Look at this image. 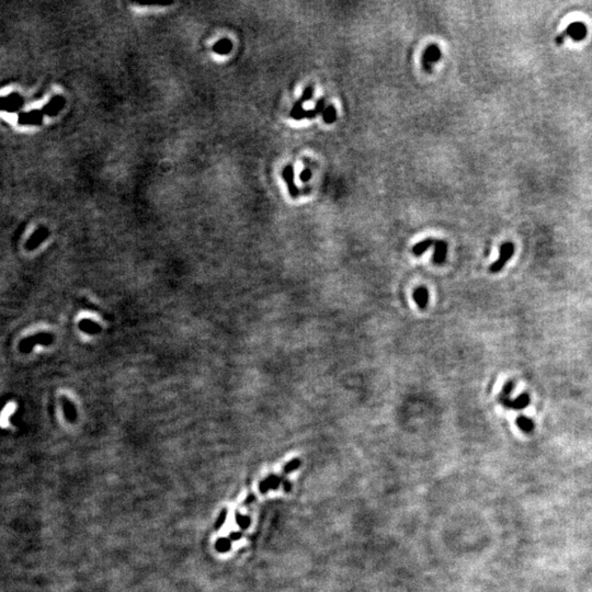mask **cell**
I'll return each instance as SVG.
<instances>
[{"label": "cell", "instance_id": "cell-1", "mask_svg": "<svg viewBox=\"0 0 592 592\" xmlns=\"http://www.w3.org/2000/svg\"><path fill=\"white\" fill-rule=\"evenodd\" d=\"M513 253H515V246L511 243H505L502 244L500 247V255H499V259L497 261H495L490 266L489 270L491 273H497L499 272V271L503 268V266L506 265V263L509 261V259L513 256Z\"/></svg>", "mask_w": 592, "mask_h": 592}, {"label": "cell", "instance_id": "cell-2", "mask_svg": "<svg viewBox=\"0 0 592 592\" xmlns=\"http://www.w3.org/2000/svg\"><path fill=\"white\" fill-rule=\"evenodd\" d=\"M440 58H441V51H440V48H439V46L436 45V44H431V45H429L426 49H424L422 57H421L422 67L424 71H426L427 73H431L432 64L437 63Z\"/></svg>", "mask_w": 592, "mask_h": 592}, {"label": "cell", "instance_id": "cell-3", "mask_svg": "<svg viewBox=\"0 0 592 592\" xmlns=\"http://www.w3.org/2000/svg\"><path fill=\"white\" fill-rule=\"evenodd\" d=\"M587 34V28L584 23L581 22H575L571 23L570 26L565 30V32L560 34V36L556 38V42L561 44L562 43V38L565 37H569L572 39H575V41H580V39L585 38Z\"/></svg>", "mask_w": 592, "mask_h": 592}, {"label": "cell", "instance_id": "cell-4", "mask_svg": "<svg viewBox=\"0 0 592 592\" xmlns=\"http://www.w3.org/2000/svg\"><path fill=\"white\" fill-rule=\"evenodd\" d=\"M52 342H53V335L49 333H38L37 335H33V337H30L26 340H23L21 343V350L24 352H28L29 350L34 348V345H37V344L48 345Z\"/></svg>", "mask_w": 592, "mask_h": 592}, {"label": "cell", "instance_id": "cell-5", "mask_svg": "<svg viewBox=\"0 0 592 592\" xmlns=\"http://www.w3.org/2000/svg\"><path fill=\"white\" fill-rule=\"evenodd\" d=\"M22 105L23 100L19 95H10L8 97L0 98V110L8 112L17 111Z\"/></svg>", "mask_w": 592, "mask_h": 592}, {"label": "cell", "instance_id": "cell-6", "mask_svg": "<svg viewBox=\"0 0 592 592\" xmlns=\"http://www.w3.org/2000/svg\"><path fill=\"white\" fill-rule=\"evenodd\" d=\"M64 106H65V100H64V98L62 96H55V97H53L51 99V101H49L47 105L42 109V111L44 113V115L55 116L62 111Z\"/></svg>", "mask_w": 592, "mask_h": 592}, {"label": "cell", "instance_id": "cell-7", "mask_svg": "<svg viewBox=\"0 0 592 592\" xmlns=\"http://www.w3.org/2000/svg\"><path fill=\"white\" fill-rule=\"evenodd\" d=\"M434 251H433V257H432V261L433 263H436L437 265H440L442 263H444V261L446 259V255H447V243L445 240H434Z\"/></svg>", "mask_w": 592, "mask_h": 592}, {"label": "cell", "instance_id": "cell-8", "mask_svg": "<svg viewBox=\"0 0 592 592\" xmlns=\"http://www.w3.org/2000/svg\"><path fill=\"white\" fill-rule=\"evenodd\" d=\"M282 177L284 181L286 182V185H288V189H289V193L292 197H297L298 196V187L296 186L295 182H294V169L293 167L291 165H288L286 167H284V169L282 171Z\"/></svg>", "mask_w": 592, "mask_h": 592}, {"label": "cell", "instance_id": "cell-9", "mask_svg": "<svg viewBox=\"0 0 592 592\" xmlns=\"http://www.w3.org/2000/svg\"><path fill=\"white\" fill-rule=\"evenodd\" d=\"M43 116L44 113L41 110H34L31 112H27V113H22L21 115L19 116V123L20 124L27 125V124H31V125H37L41 124L43 121Z\"/></svg>", "mask_w": 592, "mask_h": 592}, {"label": "cell", "instance_id": "cell-10", "mask_svg": "<svg viewBox=\"0 0 592 592\" xmlns=\"http://www.w3.org/2000/svg\"><path fill=\"white\" fill-rule=\"evenodd\" d=\"M413 299L420 309H426L429 303V292L424 286H418L413 291Z\"/></svg>", "mask_w": 592, "mask_h": 592}, {"label": "cell", "instance_id": "cell-11", "mask_svg": "<svg viewBox=\"0 0 592 592\" xmlns=\"http://www.w3.org/2000/svg\"><path fill=\"white\" fill-rule=\"evenodd\" d=\"M48 235H49L48 229L45 228V227H41V228L37 229L36 233L32 235L31 238H30V240L27 244V248L31 249V250L36 249L39 244H42L43 241L47 238Z\"/></svg>", "mask_w": 592, "mask_h": 592}, {"label": "cell", "instance_id": "cell-12", "mask_svg": "<svg viewBox=\"0 0 592 592\" xmlns=\"http://www.w3.org/2000/svg\"><path fill=\"white\" fill-rule=\"evenodd\" d=\"M233 49V43L229 38H221L213 45V52L217 55H228Z\"/></svg>", "mask_w": 592, "mask_h": 592}, {"label": "cell", "instance_id": "cell-13", "mask_svg": "<svg viewBox=\"0 0 592 592\" xmlns=\"http://www.w3.org/2000/svg\"><path fill=\"white\" fill-rule=\"evenodd\" d=\"M79 329L88 334H98L102 330L100 325H98L96 322H92L90 319H82L79 323Z\"/></svg>", "mask_w": 592, "mask_h": 592}, {"label": "cell", "instance_id": "cell-14", "mask_svg": "<svg viewBox=\"0 0 592 592\" xmlns=\"http://www.w3.org/2000/svg\"><path fill=\"white\" fill-rule=\"evenodd\" d=\"M62 403H63L64 413H65V417L67 418V420L71 422H74L77 419V410H76L75 405L69 401L68 398H65V397L62 398Z\"/></svg>", "mask_w": 592, "mask_h": 592}, {"label": "cell", "instance_id": "cell-15", "mask_svg": "<svg viewBox=\"0 0 592 592\" xmlns=\"http://www.w3.org/2000/svg\"><path fill=\"white\" fill-rule=\"evenodd\" d=\"M530 404V397L527 394H521L519 397H517L516 399H511L510 403L508 404L507 408H511L515 409V410H521V409H524L527 405Z\"/></svg>", "mask_w": 592, "mask_h": 592}, {"label": "cell", "instance_id": "cell-16", "mask_svg": "<svg viewBox=\"0 0 592 592\" xmlns=\"http://www.w3.org/2000/svg\"><path fill=\"white\" fill-rule=\"evenodd\" d=\"M434 240L436 239H432V238H427L424 240H421L420 243H418L412 247V254L416 257L422 256L429 248H430V247L433 246Z\"/></svg>", "mask_w": 592, "mask_h": 592}, {"label": "cell", "instance_id": "cell-17", "mask_svg": "<svg viewBox=\"0 0 592 592\" xmlns=\"http://www.w3.org/2000/svg\"><path fill=\"white\" fill-rule=\"evenodd\" d=\"M290 116L296 121H300L303 118H307V110H304L303 105L298 101L295 102L292 110L290 112Z\"/></svg>", "mask_w": 592, "mask_h": 592}, {"label": "cell", "instance_id": "cell-18", "mask_svg": "<svg viewBox=\"0 0 592 592\" xmlns=\"http://www.w3.org/2000/svg\"><path fill=\"white\" fill-rule=\"evenodd\" d=\"M263 481H265L266 485H268L270 490L271 489L276 490V489H279V487L281 485H282L283 477L282 476H276V475H274V474H271V475H269L268 477H265Z\"/></svg>", "mask_w": 592, "mask_h": 592}, {"label": "cell", "instance_id": "cell-19", "mask_svg": "<svg viewBox=\"0 0 592 592\" xmlns=\"http://www.w3.org/2000/svg\"><path fill=\"white\" fill-rule=\"evenodd\" d=\"M517 424H518V427H519L521 430L525 433H531L533 431V429H534V423H533L531 419L523 417V416L517 419Z\"/></svg>", "mask_w": 592, "mask_h": 592}, {"label": "cell", "instance_id": "cell-20", "mask_svg": "<svg viewBox=\"0 0 592 592\" xmlns=\"http://www.w3.org/2000/svg\"><path fill=\"white\" fill-rule=\"evenodd\" d=\"M323 118L327 124H333L337 120V110H335V108L333 106H328L327 108H325Z\"/></svg>", "mask_w": 592, "mask_h": 592}, {"label": "cell", "instance_id": "cell-21", "mask_svg": "<svg viewBox=\"0 0 592 592\" xmlns=\"http://www.w3.org/2000/svg\"><path fill=\"white\" fill-rule=\"evenodd\" d=\"M215 549L220 553L229 552L231 549V541L229 539H226V537H220L215 542Z\"/></svg>", "mask_w": 592, "mask_h": 592}, {"label": "cell", "instance_id": "cell-22", "mask_svg": "<svg viewBox=\"0 0 592 592\" xmlns=\"http://www.w3.org/2000/svg\"><path fill=\"white\" fill-rule=\"evenodd\" d=\"M299 466H300V460H299V458H293V460H291L290 462L286 463L285 465L283 466L282 474H283V475H288V474L292 473V472H294L296 470H298Z\"/></svg>", "mask_w": 592, "mask_h": 592}, {"label": "cell", "instance_id": "cell-23", "mask_svg": "<svg viewBox=\"0 0 592 592\" xmlns=\"http://www.w3.org/2000/svg\"><path fill=\"white\" fill-rule=\"evenodd\" d=\"M235 520H236V523H237V524L239 525L240 529H243V530H247V529H248V527L250 526V523H251V519H250V518H249V517H247V516H243V515H240L239 512H236V513H235Z\"/></svg>", "mask_w": 592, "mask_h": 592}, {"label": "cell", "instance_id": "cell-24", "mask_svg": "<svg viewBox=\"0 0 592 592\" xmlns=\"http://www.w3.org/2000/svg\"><path fill=\"white\" fill-rule=\"evenodd\" d=\"M314 91H315V88H314V86H313V85H310V86H307V87H306V88H305V90L303 91V95H302V97L299 98L298 102H299V103H302V105H303V103L307 102V101H309V100H312L313 97H314Z\"/></svg>", "mask_w": 592, "mask_h": 592}, {"label": "cell", "instance_id": "cell-25", "mask_svg": "<svg viewBox=\"0 0 592 592\" xmlns=\"http://www.w3.org/2000/svg\"><path fill=\"white\" fill-rule=\"evenodd\" d=\"M227 515H228V511H227L226 508H224V509L221 511L220 516H219V518H217L216 522L214 523V529H215V531L221 530V527L224 525V523L226 522V519H227Z\"/></svg>", "mask_w": 592, "mask_h": 592}, {"label": "cell", "instance_id": "cell-26", "mask_svg": "<svg viewBox=\"0 0 592 592\" xmlns=\"http://www.w3.org/2000/svg\"><path fill=\"white\" fill-rule=\"evenodd\" d=\"M513 389H515V383L509 381V382H507L505 385H503L502 392L500 394L505 395V396H509L510 397V394L512 393Z\"/></svg>", "mask_w": 592, "mask_h": 592}, {"label": "cell", "instance_id": "cell-27", "mask_svg": "<svg viewBox=\"0 0 592 592\" xmlns=\"http://www.w3.org/2000/svg\"><path fill=\"white\" fill-rule=\"evenodd\" d=\"M300 180L303 182H307L310 180V178H312V171H310L308 168L307 169H304L302 172H300Z\"/></svg>", "mask_w": 592, "mask_h": 592}, {"label": "cell", "instance_id": "cell-28", "mask_svg": "<svg viewBox=\"0 0 592 592\" xmlns=\"http://www.w3.org/2000/svg\"><path fill=\"white\" fill-rule=\"evenodd\" d=\"M243 536H244L243 532H231L229 534V540L233 542H236V541H239L243 539Z\"/></svg>", "mask_w": 592, "mask_h": 592}, {"label": "cell", "instance_id": "cell-29", "mask_svg": "<svg viewBox=\"0 0 592 592\" xmlns=\"http://www.w3.org/2000/svg\"><path fill=\"white\" fill-rule=\"evenodd\" d=\"M255 500H256V496L254 495V493H250V495L247 496V498L245 499L244 506H250L251 503L255 502Z\"/></svg>", "mask_w": 592, "mask_h": 592}, {"label": "cell", "instance_id": "cell-30", "mask_svg": "<svg viewBox=\"0 0 592 592\" xmlns=\"http://www.w3.org/2000/svg\"><path fill=\"white\" fill-rule=\"evenodd\" d=\"M282 486H283V489L285 492H290L291 489H292V483H291V481L289 480H283Z\"/></svg>", "mask_w": 592, "mask_h": 592}]
</instances>
